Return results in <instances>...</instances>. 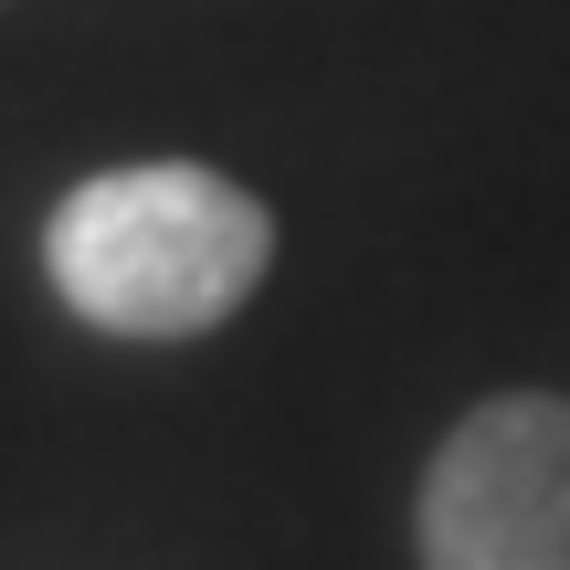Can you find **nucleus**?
Segmentation results:
<instances>
[{
    "label": "nucleus",
    "instance_id": "obj_1",
    "mask_svg": "<svg viewBox=\"0 0 570 570\" xmlns=\"http://www.w3.org/2000/svg\"><path fill=\"white\" fill-rule=\"evenodd\" d=\"M275 265V212L244 180L202 159H127L96 169L53 202L42 223V275L96 338H212L223 317H244L254 285Z\"/></svg>",
    "mask_w": 570,
    "mask_h": 570
},
{
    "label": "nucleus",
    "instance_id": "obj_2",
    "mask_svg": "<svg viewBox=\"0 0 570 570\" xmlns=\"http://www.w3.org/2000/svg\"><path fill=\"white\" fill-rule=\"evenodd\" d=\"M423 570H570V402L497 391L433 444L412 497Z\"/></svg>",
    "mask_w": 570,
    "mask_h": 570
}]
</instances>
